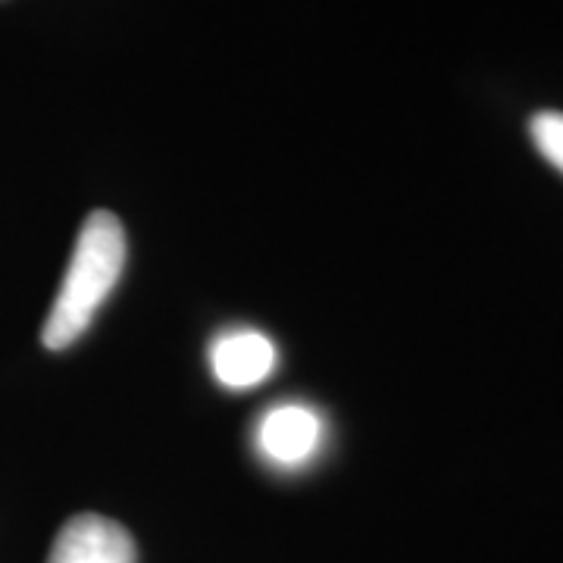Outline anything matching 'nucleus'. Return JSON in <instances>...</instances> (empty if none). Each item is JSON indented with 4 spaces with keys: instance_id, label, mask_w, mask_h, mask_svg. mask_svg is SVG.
Segmentation results:
<instances>
[{
    "instance_id": "7ed1b4c3",
    "label": "nucleus",
    "mask_w": 563,
    "mask_h": 563,
    "mask_svg": "<svg viewBox=\"0 0 563 563\" xmlns=\"http://www.w3.org/2000/svg\"><path fill=\"white\" fill-rule=\"evenodd\" d=\"M322 439L320 417L303 407V404H282L263 413L261 426H257V444L261 454L276 466H301L307 463Z\"/></svg>"
},
{
    "instance_id": "f257e3e1",
    "label": "nucleus",
    "mask_w": 563,
    "mask_h": 563,
    "mask_svg": "<svg viewBox=\"0 0 563 563\" xmlns=\"http://www.w3.org/2000/svg\"><path fill=\"white\" fill-rule=\"evenodd\" d=\"M122 266H125L122 222L107 210H95L81 222L73 261L66 266L60 291L41 329L44 347L63 351L73 342H79L85 329L95 320V313L101 310V303L117 288Z\"/></svg>"
},
{
    "instance_id": "f03ea898",
    "label": "nucleus",
    "mask_w": 563,
    "mask_h": 563,
    "mask_svg": "<svg viewBox=\"0 0 563 563\" xmlns=\"http://www.w3.org/2000/svg\"><path fill=\"white\" fill-rule=\"evenodd\" d=\"M47 563H135V542L117 520L79 514L54 539Z\"/></svg>"
},
{
    "instance_id": "39448f33",
    "label": "nucleus",
    "mask_w": 563,
    "mask_h": 563,
    "mask_svg": "<svg viewBox=\"0 0 563 563\" xmlns=\"http://www.w3.org/2000/svg\"><path fill=\"white\" fill-rule=\"evenodd\" d=\"M529 132H532V141H536L544 161L551 163L558 173H563V113L544 110L539 117H532Z\"/></svg>"
},
{
    "instance_id": "20e7f679",
    "label": "nucleus",
    "mask_w": 563,
    "mask_h": 563,
    "mask_svg": "<svg viewBox=\"0 0 563 563\" xmlns=\"http://www.w3.org/2000/svg\"><path fill=\"white\" fill-rule=\"evenodd\" d=\"M210 363H213V376L225 388L242 391L269 379V373L276 369V347L263 332L254 329L225 332L213 342Z\"/></svg>"
}]
</instances>
